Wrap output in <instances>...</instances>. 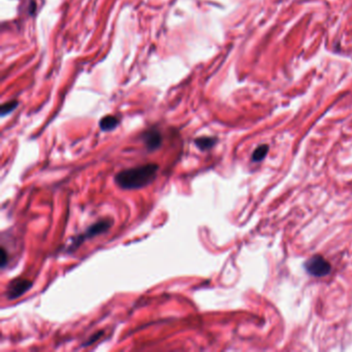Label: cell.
Instances as JSON below:
<instances>
[{
  "instance_id": "cell-4",
  "label": "cell",
  "mask_w": 352,
  "mask_h": 352,
  "mask_svg": "<svg viewBox=\"0 0 352 352\" xmlns=\"http://www.w3.org/2000/svg\"><path fill=\"white\" fill-rule=\"evenodd\" d=\"M32 287V281L25 278H16L12 280L7 287V298L9 300H16L27 293Z\"/></svg>"
},
{
  "instance_id": "cell-1",
  "label": "cell",
  "mask_w": 352,
  "mask_h": 352,
  "mask_svg": "<svg viewBox=\"0 0 352 352\" xmlns=\"http://www.w3.org/2000/svg\"><path fill=\"white\" fill-rule=\"evenodd\" d=\"M158 169L156 164H149L123 170L115 176V182L125 190L144 188L156 179Z\"/></svg>"
},
{
  "instance_id": "cell-6",
  "label": "cell",
  "mask_w": 352,
  "mask_h": 352,
  "mask_svg": "<svg viewBox=\"0 0 352 352\" xmlns=\"http://www.w3.org/2000/svg\"><path fill=\"white\" fill-rule=\"evenodd\" d=\"M118 124H119V120H118V118H116L114 116H106L100 122V126H101L103 132L113 131L114 128H116L118 126Z\"/></svg>"
},
{
  "instance_id": "cell-9",
  "label": "cell",
  "mask_w": 352,
  "mask_h": 352,
  "mask_svg": "<svg viewBox=\"0 0 352 352\" xmlns=\"http://www.w3.org/2000/svg\"><path fill=\"white\" fill-rule=\"evenodd\" d=\"M17 106H18V103H17V102H10V103L5 104V105L2 107V116L4 117V116H6V115H8L9 113L13 112V111L16 109Z\"/></svg>"
},
{
  "instance_id": "cell-11",
  "label": "cell",
  "mask_w": 352,
  "mask_h": 352,
  "mask_svg": "<svg viewBox=\"0 0 352 352\" xmlns=\"http://www.w3.org/2000/svg\"><path fill=\"white\" fill-rule=\"evenodd\" d=\"M0 262H2V268L5 269L7 264H8V262H9L8 261V252H7L5 247L2 248V261H0Z\"/></svg>"
},
{
  "instance_id": "cell-8",
  "label": "cell",
  "mask_w": 352,
  "mask_h": 352,
  "mask_svg": "<svg viewBox=\"0 0 352 352\" xmlns=\"http://www.w3.org/2000/svg\"><path fill=\"white\" fill-rule=\"evenodd\" d=\"M268 151H269V146H268V145H262V146H260L258 149H256V150L253 152L252 160H253L254 163L262 162V160L267 156Z\"/></svg>"
},
{
  "instance_id": "cell-3",
  "label": "cell",
  "mask_w": 352,
  "mask_h": 352,
  "mask_svg": "<svg viewBox=\"0 0 352 352\" xmlns=\"http://www.w3.org/2000/svg\"><path fill=\"white\" fill-rule=\"evenodd\" d=\"M305 269L311 276L320 278L330 274L332 266L322 255H314L306 262Z\"/></svg>"
},
{
  "instance_id": "cell-10",
  "label": "cell",
  "mask_w": 352,
  "mask_h": 352,
  "mask_svg": "<svg viewBox=\"0 0 352 352\" xmlns=\"http://www.w3.org/2000/svg\"><path fill=\"white\" fill-rule=\"evenodd\" d=\"M104 335V332L103 331H101V332H98V333H96V334H94L93 336H91V338L84 344V346H89V345H91V344H93L95 341H98L102 336Z\"/></svg>"
},
{
  "instance_id": "cell-2",
  "label": "cell",
  "mask_w": 352,
  "mask_h": 352,
  "mask_svg": "<svg viewBox=\"0 0 352 352\" xmlns=\"http://www.w3.org/2000/svg\"><path fill=\"white\" fill-rule=\"evenodd\" d=\"M112 226H113V220L111 218H105V219H102V220H100L98 222H95L94 224H92L91 227H89L87 229V231L85 233L77 236L73 240L72 244L70 245L69 251L77 250L87 240L92 239L95 236L105 234L106 232H108L111 229Z\"/></svg>"
},
{
  "instance_id": "cell-5",
  "label": "cell",
  "mask_w": 352,
  "mask_h": 352,
  "mask_svg": "<svg viewBox=\"0 0 352 352\" xmlns=\"http://www.w3.org/2000/svg\"><path fill=\"white\" fill-rule=\"evenodd\" d=\"M143 141L149 151L157 150L163 144V137L156 130H151L143 135Z\"/></svg>"
},
{
  "instance_id": "cell-7",
  "label": "cell",
  "mask_w": 352,
  "mask_h": 352,
  "mask_svg": "<svg viewBox=\"0 0 352 352\" xmlns=\"http://www.w3.org/2000/svg\"><path fill=\"white\" fill-rule=\"evenodd\" d=\"M217 142V139L215 138H211V137H202L199 138L195 141V144L197 145V147L202 150V151H207L210 150L211 148H213L215 146Z\"/></svg>"
}]
</instances>
